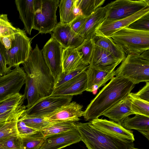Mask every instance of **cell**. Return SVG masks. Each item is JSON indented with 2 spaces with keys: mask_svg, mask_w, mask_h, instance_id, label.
I'll use <instances>...</instances> for the list:
<instances>
[{
  "mask_svg": "<svg viewBox=\"0 0 149 149\" xmlns=\"http://www.w3.org/2000/svg\"><path fill=\"white\" fill-rule=\"evenodd\" d=\"M134 117L126 118L121 125L128 130L134 129L138 131L149 140V117L136 114Z\"/></svg>",
  "mask_w": 149,
  "mask_h": 149,
  "instance_id": "24",
  "label": "cell"
},
{
  "mask_svg": "<svg viewBox=\"0 0 149 149\" xmlns=\"http://www.w3.org/2000/svg\"><path fill=\"white\" fill-rule=\"evenodd\" d=\"M76 129L75 122L67 121L55 123L40 131L45 137L65 132Z\"/></svg>",
  "mask_w": 149,
  "mask_h": 149,
  "instance_id": "26",
  "label": "cell"
},
{
  "mask_svg": "<svg viewBox=\"0 0 149 149\" xmlns=\"http://www.w3.org/2000/svg\"><path fill=\"white\" fill-rule=\"evenodd\" d=\"M146 84L141 89L134 95L138 97L149 102V81L146 82Z\"/></svg>",
  "mask_w": 149,
  "mask_h": 149,
  "instance_id": "43",
  "label": "cell"
},
{
  "mask_svg": "<svg viewBox=\"0 0 149 149\" xmlns=\"http://www.w3.org/2000/svg\"><path fill=\"white\" fill-rule=\"evenodd\" d=\"M62 64V72H67L88 67L84 63L81 54L76 48L69 47L63 49Z\"/></svg>",
  "mask_w": 149,
  "mask_h": 149,
  "instance_id": "22",
  "label": "cell"
},
{
  "mask_svg": "<svg viewBox=\"0 0 149 149\" xmlns=\"http://www.w3.org/2000/svg\"><path fill=\"white\" fill-rule=\"evenodd\" d=\"M15 2L25 31L31 35L35 13L34 0H16Z\"/></svg>",
  "mask_w": 149,
  "mask_h": 149,
  "instance_id": "20",
  "label": "cell"
},
{
  "mask_svg": "<svg viewBox=\"0 0 149 149\" xmlns=\"http://www.w3.org/2000/svg\"><path fill=\"white\" fill-rule=\"evenodd\" d=\"M6 51L0 41V76L6 74L10 70H8L6 63Z\"/></svg>",
  "mask_w": 149,
  "mask_h": 149,
  "instance_id": "41",
  "label": "cell"
},
{
  "mask_svg": "<svg viewBox=\"0 0 149 149\" xmlns=\"http://www.w3.org/2000/svg\"><path fill=\"white\" fill-rule=\"evenodd\" d=\"M20 136L22 149H39L44 141V137L41 131L32 135Z\"/></svg>",
  "mask_w": 149,
  "mask_h": 149,
  "instance_id": "30",
  "label": "cell"
},
{
  "mask_svg": "<svg viewBox=\"0 0 149 149\" xmlns=\"http://www.w3.org/2000/svg\"><path fill=\"white\" fill-rule=\"evenodd\" d=\"M88 67L69 72H62L55 83L54 89L71 79L81 72L85 71Z\"/></svg>",
  "mask_w": 149,
  "mask_h": 149,
  "instance_id": "38",
  "label": "cell"
},
{
  "mask_svg": "<svg viewBox=\"0 0 149 149\" xmlns=\"http://www.w3.org/2000/svg\"><path fill=\"white\" fill-rule=\"evenodd\" d=\"M24 112L19 119L28 127L38 131H40L56 123L50 122L43 117L34 116Z\"/></svg>",
  "mask_w": 149,
  "mask_h": 149,
  "instance_id": "27",
  "label": "cell"
},
{
  "mask_svg": "<svg viewBox=\"0 0 149 149\" xmlns=\"http://www.w3.org/2000/svg\"><path fill=\"white\" fill-rule=\"evenodd\" d=\"M90 122L96 128L117 137L133 141H135L132 131L126 130L113 121L98 118Z\"/></svg>",
  "mask_w": 149,
  "mask_h": 149,
  "instance_id": "18",
  "label": "cell"
},
{
  "mask_svg": "<svg viewBox=\"0 0 149 149\" xmlns=\"http://www.w3.org/2000/svg\"><path fill=\"white\" fill-rule=\"evenodd\" d=\"M149 13V6L124 18L115 20L104 19L96 29L95 35L97 37H111L114 33Z\"/></svg>",
  "mask_w": 149,
  "mask_h": 149,
  "instance_id": "12",
  "label": "cell"
},
{
  "mask_svg": "<svg viewBox=\"0 0 149 149\" xmlns=\"http://www.w3.org/2000/svg\"><path fill=\"white\" fill-rule=\"evenodd\" d=\"M104 0H75V5L81 11L83 15L88 17L100 7Z\"/></svg>",
  "mask_w": 149,
  "mask_h": 149,
  "instance_id": "31",
  "label": "cell"
},
{
  "mask_svg": "<svg viewBox=\"0 0 149 149\" xmlns=\"http://www.w3.org/2000/svg\"><path fill=\"white\" fill-rule=\"evenodd\" d=\"M21 29L14 26L6 14H0V37L14 35Z\"/></svg>",
  "mask_w": 149,
  "mask_h": 149,
  "instance_id": "35",
  "label": "cell"
},
{
  "mask_svg": "<svg viewBox=\"0 0 149 149\" xmlns=\"http://www.w3.org/2000/svg\"><path fill=\"white\" fill-rule=\"evenodd\" d=\"M114 76L125 79L134 84L149 81V51L127 55L114 70Z\"/></svg>",
  "mask_w": 149,
  "mask_h": 149,
  "instance_id": "4",
  "label": "cell"
},
{
  "mask_svg": "<svg viewBox=\"0 0 149 149\" xmlns=\"http://www.w3.org/2000/svg\"><path fill=\"white\" fill-rule=\"evenodd\" d=\"M132 114H135L131 109L130 101L127 95L120 102L105 112L102 115L121 125L124 120Z\"/></svg>",
  "mask_w": 149,
  "mask_h": 149,
  "instance_id": "23",
  "label": "cell"
},
{
  "mask_svg": "<svg viewBox=\"0 0 149 149\" xmlns=\"http://www.w3.org/2000/svg\"><path fill=\"white\" fill-rule=\"evenodd\" d=\"M135 84L121 77H113L100 91L84 111L86 121L98 118L123 100L134 88Z\"/></svg>",
  "mask_w": 149,
  "mask_h": 149,
  "instance_id": "2",
  "label": "cell"
},
{
  "mask_svg": "<svg viewBox=\"0 0 149 149\" xmlns=\"http://www.w3.org/2000/svg\"><path fill=\"white\" fill-rule=\"evenodd\" d=\"M2 143L6 149H22L21 138L19 135L11 137Z\"/></svg>",
  "mask_w": 149,
  "mask_h": 149,
  "instance_id": "39",
  "label": "cell"
},
{
  "mask_svg": "<svg viewBox=\"0 0 149 149\" xmlns=\"http://www.w3.org/2000/svg\"><path fill=\"white\" fill-rule=\"evenodd\" d=\"M25 97L19 93L13 95L0 102V115L23 105Z\"/></svg>",
  "mask_w": 149,
  "mask_h": 149,
  "instance_id": "32",
  "label": "cell"
},
{
  "mask_svg": "<svg viewBox=\"0 0 149 149\" xmlns=\"http://www.w3.org/2000/svg\"><path fill=\"white\" fill-rule=\"evenodd\" d=\"M114 70L109 72L88 66L85 71L87 78V88L86 91L92 92L105 85L107 81L114 77Z\"/></svg>",
  "mask_w": 149,
  "mask_h": 149,
  "instance_id": "21",
  "label": "cell"
},
{
  "mask_svg": "<svg viewBox=\"0 0 149 149\" xmlns=\"http://www.w3.org/2000/svg\"><path fill=\"white\" fill-rule=\"evenodd\" d=\"M18 120L7 122L0 127V143H2L11 137L19 135L17 127Z\"/></svg>",
  "mask_w": 149,
  "mask_h": 149,
  "instance_id": "34",
  "label": "cell"
},
{
  "mask_svg": "<svg viewBox=\"0 0 149 149\" xmlns=\"http://www.w3.org/2000/svg\"><path fill=\"white\" fill-rule=\"evenodd\" d=\"M95 45L105 50L115 58L123 61L125 54L111 37H97L94 39Z\"/></svg>",
  "mask_w": 149,
  "mask_h": 149,
  "instance_id": "25",
  "label": "cell"
},
{
  "mask_svg": "<svg viewBox=\"0 0 149 149\" xmlns=\"http://www.w3.org/2000/svg\"><path fill=\"white\" fill-rule=\"evenodd\" d=\"M75 0H61L59 7L60 22L70 24L76 17L74 15L73 9L75 5Z\"/></svg>",
  "mask_w": 149,
  "mask_h": 149,
  "instance_id": "28",
  "label": "cell"
},
{
  "mask_svg": "<svg viewBox=\"0 0 149 149\" xmlns=\"http://www.w3.org/2000/svg\"><path fill=\"white\" fill-rule=\"evenodd\" d=\"M95 43L94 39H87L76 48L81 54V59L85 64L89 65L92 56Z\"/></svg>",
  "mask_w": 149,
  "mask_h": 149,
  "instance_id": "33",
  "label": "cell"
},
{
  "mask_svg": "<svg viewBox=\"0 0 149 149\" xmlns=\"http://www.w3.org/2000/svg\"><path fill=\"white\" fill-rule=\"evenodd\" d=\"M107 10L106 6L97 8L89 16L79 35L83 41L87 39H94L96 29L106 18Z\"/></svg>",
  "mask_w": 149,
  "mask_h": 149,
  "instance_id": "19",
  "label": "cell"
},
{
  "mask_svg": "<svg viewBox=\"0 0 149 149\" xmlns=\"http://www.w3.org/2000/svg\"><path fill=\"white\" fill-rule=\"evenodd\" d=\"M83 106L75 102H71L43 117L53 123L78 121L83 116Z\"/></svg>",
  "mask_w": 149,
  "mask_h": 149,
  "instance_id": "14",
  "label": "cell"
},
{
  "mask_svg": "<svg viewBox=\"0 0 149 149\" xmlns=\"http://www.w3.org/2000/svg\"><path fill=\"white\" fill-rule=\"evenodd\" d=\"M85 71L54 88L51 95L73 96L82 94L87 88V78Z\"/></svg>",
  "mask_w": 149,
  "mask_h": 149,
  "instance_id": "16",
  "label": "cell"
},
{
  "mask_svg": "<svg viewBox=\"0 0 149 149\" xmlns=\"http://www.w3.org/2000/svg\"><path fill=\"white\" fill-rule=\"evenodd\" d=\"M0 149H6L2 144L0 143Z\"/></svg>",
  "mask_w": 149,
  "mask_h": 149,
  "instance_id": "46",
  "label": "cell"
},
{
  "mask_svg": "<svg viewBox=\"0 0 149 149\" xmlns=\"http://www.w3.org/2000/svg\"><path fill=\"white\" fill-rule=\"evenodd\" d=\"M44 137V143L39 149H61L81 141L77 129Z\"/></svg>",
  "mask_w": 149,
  "mask_h": 149,
  "instance_id": "15",
  "label": "cell"
},
{
  "mask_svg": "<svg viewBox=\"0 0 149 149\" xmlns=\"http://www.w3.org/2000/svg\"><path fill=\"white\" fill-rule=\"evenodd\" d=\"M26 109V106L23 105L0 114V123L18 120Z\"/></svg>",
  "mask_w": 149,
  "mask_h": 149,
  "instance_id": "36",
  "label": "cell"
},
{
  "mask_svg": "<svg viewBox=\"0 0 149 149\" xmlns=\"http://www.w3.org/2000/svg\"><path fill=\"white\" fill-rule=\"evenodd\" d=\"M73 96H49L41 99L24 113L34 116L43 117L65 105L72 100Z\"/></svg>",
  "mask_w": 149,
  "mask_h": 149,
  "instance_id": "10",
  "label": "cell"
},
{
  "mask_svg": "<svg viewBox=\"0 0 149 149\" xmlns=\"http://www.w3.org/2000/svg\"><path fill=\"white\" fill-rule=\"evenodd\" d=\"M107 10L105 19L115 20L124 18L149 6V1L117 0L106 6Z\"/></svg>",
  "mask_w": 149,
  "mask_h": 149,
  "instance_id": "8",
  "label": "cell"
},
{
  "mask_svg": "<svg viewBox=\"0 0 149 149\" xmlns=\"http://www.w3.org/2000/svg\"><path fill=\"white\" fill-rule=\"evenodd\" d=\"M131 149H138L136 148H135L134 147V148H132Z\"/></svg>",
  "mask_w": 149,
  "mask_h": 149,
  "instance_id": "48",
  "label": "cell"
},
{
  "mask_svg": "<svg viewBox=\"0 0 149 149\" xmlns=\"http://www.w3.org/2000/svg\"><path fill=\"white\" fill-rule=\"evenodd\" d=\"M111 37L127 55L139 54L149 49V31L126 27Z\"/></svg>",
  "mask_w": 149,
  "mask_h": 149,
  "instance_id": "5",
  "label": "cell"
},
{
  "mask_svg": "<svg viewBox=\"0 0 149 149\" xmlns=\"http://www.w3.org/2000/svg\"><path fill=\"white\" fill-rule=\"evenodd\" d=\"M95 45L89 66L100 70L111 72L122 61Z\"/></svg>",
  "mask_w": 149,
  "mask_h": 149,
  "instance_id": "17",
  "label": "cell"
},
{
  "mask_svg": "<svg viewBox=\"0 0 149 149\" xmlns=\"http://www.w3.org/2000/svg\"><path fill=\"white\" fill-rule=\"evenodd\" d=\"M127 27L136 30L149 31V13L136 20Z\"/></svg>",
  "mask_w": 149,
  "mask_h": 149,
  "instance_id": "37",
  "label": "cell"
},
{
  "mask_svg": "<svg viewBox=\"0 0 149 149\" xmlns=\"http://www.w3.org/2000/svg\"><path fill=\"white\" fill-rule=\"evenodd\" d=\"M63 49L60 44L51 37L41 50L44 60L54 77L55 83L62 72Z\"/></svg>",
  "mask_w": 149,
  "mask_h": 149,
  "instance_id": "11",
  "label": "cell"
},
{
  "mask_svg": "<svg viewBox=\"0 0 149 149\" xmlns=\"http://www.w3.org/2000/svg\"><path fill=\"white\" fill-rule=\"evenodd\" d=\"M25 72L19 65L0 76V102L19 93L25 84Z\"/></svg>",
  "mask_w": 149,
  "mask_h": 149,
  "instance_id": "9",
  "label": "cell"
},
{
  "mask_svg": "<svg viewBox=\"0 0 149 149\" xmlns=\"http://www.w3.org/2000/svg\"><path fill=\"white\" fill-rule=\"evenodd\" d=\"M88 17H86L83 15L76 16L69 24L72 29L75 33L79 34Z\"/></svg>",
  "mask_w": 149,
  "mask_h": 149,
  "instance_id": "40",
  "label": "cell"
},
{
  "mask_svg": "<svg viewBox=\"0 0 149 149\" xmlns=\"http://www.w3.org/2000/svg\"><path fill=\"white\" fill-rule=\"evenodd\" d=\"M59 0H34L33 29L41 34L51 33L58 24L56 12Z\"/></svg>",
  "mask_w": 149,
  "mask_h": 149,
  "instance_id": "6",
  "label": "cell"
},
{
  "mask_svg": "<svg viewBox=\"0 0 149 149\" xmlns=\"http://www.w3.org/2000/svg\"><path fill=\"white\" fill-rule=\"evenodd\" d=\"M7 122H4L0 123V127L2 126L5 123Z\"/></svg>",
  "mask_w": 149,
  "mask_h": 149,
  "instance_id": "47",
  "label": "cell"
},
{
  "mask_svg": "<svg viewBox=\"0 0 149 149\" xmlns=\"http://www.w3.org/2000/svg\"><path fill=\"white\" fill-rule=\"evenodd\" d=\"M31 41L22 30L15 35L10 48L6 51V63L9 70L26 61L32 50Z\"/></svg>",
  "mask_w": 149,
  "mask_h": 149,
  "instance_id": "7",
  "label": "cell"
},
{
  "mask_svg": "<svg viewBox=\"0 0 149 149\" xmlns=\"http://www.w3.org/2000/svg\"><path fill=\"white\" fill-rule=\"evenodd\" d=\"M23 64L26 74L24 95L27 100V109L41 99L52 95L55 81L37 44Z\"/></svg>",
  "mask_w": 149,
  "mask_h": 149,
  "instance_id": "1",
  "label": "cell"
},
{
  "mask_svg": "<svg viewBox=\"0 0 149 149\" xmlns=\"http://www.w3.org/2000/svg\"><path fill=\"white\" fill-rule=\"evenodd\" d=\"M15 35L0 37V41L6 50H8L10 48L13 40L14 38Z\"/></svg>",
  "mask_w": 149,
  "mask_h": 149,
  "instance_id": "44",
  "label": "cell"
},
{
  "mask_svg": "<svg viewBox=\"0 0 149 149\" xmlns=\"http://www.w3.org/2000/svg\"><path fill=\"white\" fill-rule=\"evenodd\" d=\"M17 127L20 136L32 135L37 133L40 131L28 127L19 119L17 122Z\"/></svg>",
  "mask_w": 149,
  "mask_h": 149,
  "instance_id": "42",
  "label": "cell"
},
{
  "mask_svg": "<svg viewBox=\"0 0 149 149\" xmlns=\"http://www.w3.org/2000/svg\"><path fill=\"white\" fill-rule=\"evenodd\" d=\"M128 97L130 101L131 109L135 114L149 117V102L135 96L134 93H130Z\"/></svg>",
  "mask_w": 149,
  "mask_h": 149,
  "instance_id": "29",
  "label": "cell"
},
{
  "mask_svg": "<svg viewBox=\"0 0 149 149\" xmlns=\"http://www.w3.org/2000/svg\"><path fill=\"white\" fill-rule=\"evenodd\" d=\"M63 49L69 47L77 48L83 42L80 36L71 28L69 24L59 22L50 33Z\"/></svg>",
  "mask_w": 149,
  "mask_h": 149,
  "instance_id": "13",
  "label": "cell"
},
{
  "mask_svg": "<svg viewBox=\"0 0 149 149\" xmlns=\"http://www.w3.org/2000/svg\"><path fill=\"white\" fill-rule=\"evenodd\" d=\"M72 12L74 15L76 17L79 15H83L81 9L75 5L73 9Z\"/></svg>",
  "mask_w": 149,
  "mask_h": 149,
  "instance_id": "45",
  "label": "cell"
},
{
  "mask_svg": "<svg viewBox=\"0 0 149 149\" xmlns=\"http://www.w3.org/2000/svg\"><path fill=\"white\" fill-rule=\"evenodd\" d=\"M77 129L88 149H131L133 141L119 138L98 129L90 121L77 123Z\"/></svg>",
  "mask_w": 149,
  "mask_h": 149,
  "instance_id": "3",
  "label": "cell"
}]
</instances>
